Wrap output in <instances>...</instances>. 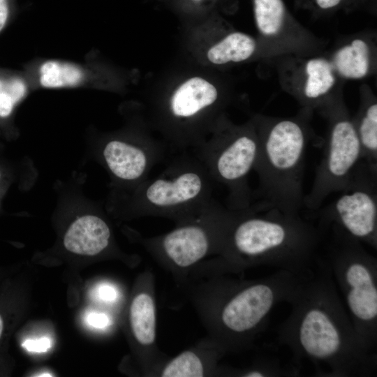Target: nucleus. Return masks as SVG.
I'll use <instances>...</instances> for the list:
<instances>
[{
    "mask_svg": "<svg viewBox=\"0 0 377 377\" xmlns=\"http://www.w3.org/2000/svg\"><path fill=\"white\" fill-rule=\"evenodd\" d=\"M32 88L25 73L0 69V119H7Z\"/></svg>",
    "mask_w": 377,
    "mask_h": 377,
    "instance_id": "nucleus-16",
    "label": "nucleus"
},
{
    "mask_svg": "<svg viewBox=\"0 0 377 377\" xmlns=\"http://www.w3.org/2000/svg\"><path fill=\"white\" fill-rule=\"evenodd\" d=\"M17 10L16 0H0V34L14 18Z\"/></svg>",
    "mask_w": 377,
    "mask_h": 377,
    "instance_id": "nucleus-22",
    "label": "nucleus"
},
{
    "mask_svg": "<svg viewBox=\"0 0 377 377\" xmlns=\"http://www.w3.org/2000/svg\"><path fill=\"white\" fill-rule=\"evenodd\" d=\"M98 297L105 302H113L117 299V292L114 286L110 284H102L98 289Z\"/></svg>",
    "mask_w": 377,
    "mask_h": 377,
    "instance_id": "nucleus-25",
    "label": "nucleus"
},
{
    "mask_svg": "<svg viewBox=\"0 0 377 377\" xmlns=\"http://www.w3.org/2000/svg\"><path fill=\"white\" fill-rule=\"evenodd\" d=\"M33 87L44 89L98 86L97 74L89 65L58 59H42L29 66L25 73Z\"/></svg>",
    "mask_w": 377,
    "mask_h": 377,
    "instance_id": "nucleus-12",
    "label": "nucleus"
},
{
    "mask_svg": "<svg viewBox=\"0 0 377 377\" xmlns=\"http://www.w3.org/2000/svg\"><path fill=\"white\" fill-rule=\"evenodd\" d=\"M258 29L265 35H274L283 27L287 15L283 0H253Z\"/></svg>",
    "mask_w": 377,
    "mask_h": 377,
    "instance_id": "nucleus-19",
    "label": "nucleus"
},
{
    "mask_svg": "<svg viewBox=\"0 0 377 377\" xmlns=\"http://www.w3.org/2000/svg\"><path fill=\"white\" fill-rule=\"evenodd\" d=\"M111 230L108 223L96 214L77 218L68 227L63 243L69 252L82 256H96L110 245Z\"/></svg>",
    "mask_w": 377,
    "mask_h": 377,
    "instance_id": "nucleus-13",
    "label": "nucleus"
},
{
    "mask_svg": "<svg viewBox=\"0 0 377 377\" xmlns=\"http://www.w3.org/2000/svg\"><path fill=\"white\" fill-rule=\"evenodd\" d=\"M214 182L190 151L180 152L157 176L131 188L129 207L138 215L177 222L197 212L213 197Z\"/></svg>",
    "mask_w": 377,
    "mask_h": 377,
    "instance_id": "nucleus-5",
    "label": "nucleus"
},
{
    "mask_svg": "<svg viewBox=\"0 0 377 377\" xmlns=\"http://www.w3.org/2000/svg\"><path fill=\"white\" fill-rule=\"evenodd\" d=\"M346 0H313L314 4L320 9L330 10L341 6Z\"/></svg>",
    "mask_w": 377,
    "mask_h": 377,
    "instance_id": "nucleus-26",
    "label": "nucleus"
},
{
    "mask_svg": "<svg viewBox=\"0 0 377 377\" xmlns=\"http://www.w3.org/2000/svg\"><path fill=\"white\" fill-rule=\"evenodd\" d=\"M169 152L163 140L142 130L108 138L101 149L103 163L114 179L132 188L147 179Z\"/></svg>",
    "mask_w": 377,
    "mask_h": 377,
    "instance_id": "nucleus-11",
    "label": "nucleus"
},
{
    "mask_svg": "<svg viewBox=\"0 0 377 377\" xmlns=\"http://www.w3.org/2000/svg\"><path fill=\"white\" fill-rule=\"evenodd\" d=\"M285 269L231 289L221 303L218 322L223 337L231 343H244L263 330L274 306L289 302L302 277Z\"/></svg>",
    "mask_w": 377,
    "mask_h": 377,
    "instance_id": "nucleus-7",
    "label": "nucleus"
},
{
    "mask_svg": "<svg viewBox=\"0 0 377 377\" xmlns=\"http://www.w3.org/2000/svg\"><path fill=\"white\" fill-rule=\"evenodd\" d=\"M205 366L202 360L195 352H182L163 369V377H201L205 376Z\"/></svg>",
    "mask_w": 377,
    "mask_h": 377,
    "instance_id": "nucleus-21",
    "label": "nucleus"
},
{
    "mask_svg": "<svg viewBox=\"0 0 377 377\" xmlns=\"http://www.w3.org/2000/svg\"><path fill=\"white\" fill-rule=\"evenodd\" d=\"M362 161L361 148L353 123L340 118L332 124L322 158L304 205L309 209H318L333 193L343 190Z\"/></svg>",
    "mask_w": 377,
    "mask_h": 377,
    "instance_id": "nucleus-10",
    "label": "nucleus"
},
{
    "mask_svg": "<svg viewBox=\"0 0 377 377\" xmlns=\"http://www.w3.org/2000/svg\"><path fill=\"white\" fill-rule=\"evenodd\" d=\"M321 231L304 220L256 202L239 210L221 252L229 267L268 266L297 274L316 262Z\"/></svg>",
    "mask_w": 377,
    "mask_h": 377,
    "instance_id": "nucleus-2",
    "label": "nucleus"
},
{
    "mask_svg": "<svg viewBox=\"0 0 377 377\" xmlns=\"http://www.w3.org/2000/svg\"><path fill=\"white\" fill-rule=\"evenodd\" d=\"M256 47V41L251 36L242 32H232L208 48L206 59L217 65L240 62L249 59Z\"/></svg>",
    "mask_w": 377,
    "mask_h": 377,
    "instance_id": "nucleus-15",
    "label": "nucleus"
},
{
    "mask_svg": "<svg viewBox=\"0 0 377 377\" xmlns=\"http://www.w3.org/2000/svg\"><path fill=\"white\" fill-rule=\"evenodd\" d=\"M355 126V125H354ZM361 148L362 161L377 175V104L367 107L355 126Z\"/></svg>",
    "mask_w": 377,
    "mask_h": 377,
    "instance_id": "nucleus-18",
    "label": "nucleus"
},
{
    "mask_svg": "<svg viewBox=\"0 0 377 377\" xmlns=\"http://www.w3.org/2000/svg\"><path fill=\"white\" fill-rule=\"evenodd\" d=\"M131 331L135 340L144 346H151L156 341V304L153 296L141 292L133 299L129 311Z\"/></svg>",
    "mask_w": 377,
    "mask_h": 377,
    "instance_id": "nucleus-14",
    "label": "nucleus"
},
{
    "mask_svg": "<svg viewBox=\"0 0 377 377\" xmlns=\"http://www.w3.org/2000/svg\"><path fill=\"white\" fill-rule=\"evenodd\" d=\"M3 327H4L3 320L1 315L0 314V339L3 334Z\"/></svg>",
    "mask_w": 377,
    "mask_h": 377,
    "instance_id": "nucleus-28",
    "label": "nucleus"
},
{
    "mask_svg": "<svg viewBox=\"0 0 377 377\" xmlns=\"http://www.w3.org/2000/svg\"><path fill=\"white\" fill-rule=\"evenodd\" d=\"M325 260L352 324L364 346L374 353L377 342V261L363 244L332 226ZM341 296V295H340Z\"/></svg>",
    "mask_w": 377,
    "mask_h": 377,
    "instance_id": "nucleus-4",
    "label": "nucleus"
},
{
    "mask_svg": "<svg viewBox=\"0 0 377 377\" xmlns=\"http://www.w3.org/2000/svg\"><path fill=\"white\" fill-rule=\"evenodd\" d=\"M258 132L252 126L236 127L219 120L209 136L190 151L202 163L214 184L226 191L225 205L232 211L253 202L249 183L256 161Z\"/></svg>",
    "mask_w": 377,
    "mask_h": 377,
    "instance_id": "nucleus-6",
    "label": "nucleus"
},
{
    "mask_svg": "<svg viewBox=\"0 0 377 377\" xmlns=\"http://www.w3.org/2000/svg\"><path fill=\"white\" fill-rule=\"evenodd\" d=\"M258 148L253 170L258 186L253 193L264 209L300 214L304 207V175L309 135L303 125L281 119L258 133Z\"/></svg>",
    "mask_w": 377,
    "mask_h": 377,
    "instance_id": "nucleus-3",
    "label": "nucleus"
},
{
    "mask_svg": "<svg viewBox=\"0 0 377 377\" xmlns=\"http://www.w3.org/2000/svg\"><path fill=\"white\" fill-rule=\"evenodd\" d=\"M334 64L338 72L348 78H361L369 68V50L367 43L360 39L341 48L335 54Z\"/></svg>",
    "mask_w": 377,
    "mask_h": 377,
    "instance_id": "nucleus-17",
    "label": "nucleus"
},
{
    "mask_svg": "<svg viewBox=\"0 0 377 377\" xmlns=\"http://www.w3.org/2000/svg\"><path fill=\"white\" fill-rule=\"evenodd\" d=\"M237 213L213 198L197 212L177 221L171 231L148 238L145 244L174 266L190 267L212 253H221Z\"/></svg>",
    "mask_w": 377,
    "mask_h": 377,
    "instance_id": "nucleus-8",
    "label": "nucleus"
},
{
    "mask_svg": "<svg viewBox=\"0 0 377 377\" xmlns=\"http://www.w3.org/2000/svg\"><path fill=\"white\" fill-rule=\"evenodd\" d=\"M88 323L96 328H104L110 324L109 317L103 313H91L87 316Z\"/></svg>",
    "mask_w": 377,
    "mask_h": 377,
    "instance_id": "nucleus-24",
    "label": "nucleus"
},
{
    "mask_svg": "<svg viewBox=\"0 0 377 377\" xmlns=\"http://www.w3.org/2000/svg\"><path fill=\"white\" fill-rule=\"evenodd\" d=\"M300 281L289 303L291 311L278 330V341L287 346L295 360H308L328 376L372 374L376 353L357 335L330 270L316 259Z\"/></svg>",
    "mask_w": 377,
    "mask_h": 377,
    "instance_id": "nucleus-1",
    "label": "nucleus"
},
{
    "mask_svg": "<svg viewBox=\"0 0 377 377\" xmlns=\"http://www.w3.org/2000/svg\"><path fill=\"white\" fill-rule=\"evenodd\" d=\"M308 78L304 94L308 98H317L327 93L335 79L330 64L323 59L309 60L306 66Z\"/></svg>",
    "mask_w": 377,
    "mask_h": 377,
    "instance_id": "nucleus-20",
    "label": "nucleus"
},
{
    "mask_svg": "<svg viewBox=\"0 0 377 377\" xmlns=\"http://www.w3.org/2000/svg\"><path fill=\"white\" fill-rule=\"evenodd\" d=\"M23 346L32 352H45L50 347V342L47 338H41L37 340H27Z\"/></svg>",
    "mask_w": 377,
    "mask_h": 377,
    "instance_id": "nucleus-23",
    "label": "nucleus"
},
{
    "mask_svg": "<svg viewBox=\"0 0 377 377\" xmlns=\"http://www.w3.org/2000/svg\"><path fill=\"white\" fill-rule=\"evenodd\" d=\"M187 3H188L191 6H200L203 5L204 3L209 2L210 1L213 0H185Z\"/></svg>",
    "mask_w": 377,
    "mask_h": 377,
    "instance_id": "nucleus-27",
    "label": "nucleus"
},
{
    "mask_svg": "<svg viewBox=\"0 0 377 377\" xmlns=\"http://www.w3.org/2000/svg\"><path fill=\"white\" fill-rule=\"evenodd\" d=\"M320 212L322 226H334L377 249V175L361 161L346 187Z\"/></svg>",
    "mask_w": 377,
    "mask_h": 377,
    "instance_id": "nucleus-9",
    "label": "nucleus"
}]
</instances>
